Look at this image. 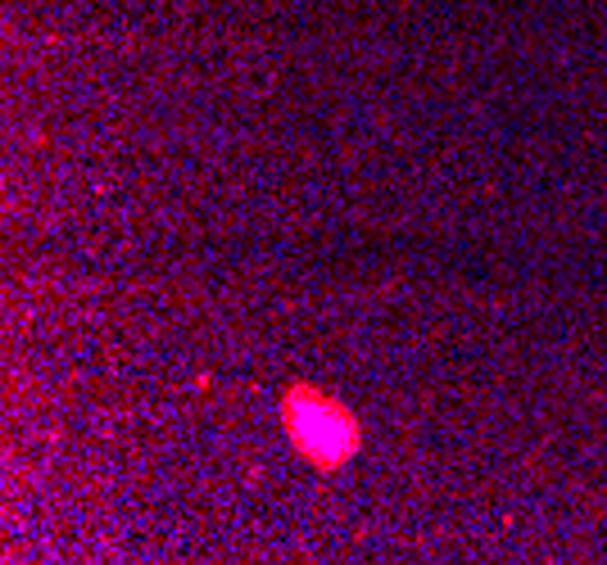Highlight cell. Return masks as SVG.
Wrapping results in <instances>:
<instances>
[{
  "label": "cell",
  "instance_id": "cell-1",
  "mask_svg": "<svg viewBox=\"0 0 607 565\" xmlns=\"http://www.w3.org/2000/svg\"><path fill=\"white\" fill-rule=\"evenodd\" d=\"M281 425H285V435H291V444L300 448V457L313 461L317 471L345 467V461L359 452V435H363L354 412L336 403L331 393L308 389V385H295L285 393Z\"/></svg>",
  "mask_w": 607,
  "mask_h": 565
}]
</instances>
